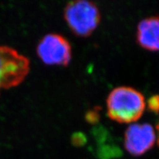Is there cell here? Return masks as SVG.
<instances>
[{
    "label": "cell",
    "mask_w": 159,
    "mask_h": 159,
    "mask_svg": "<svg viewBox=\"0 0 159 159\" xmlns=\"http://www.w3.org/2000/svg\"><path fill=\"white\" fill-rule=\"evenodd\" d=\"M143 94L129 86H119L113 89L107 98L108 114L121 123H131L138 120L145 108Z\"/></svg>",
    "instance_id": "cell-1"
},
{
    "label": "cell",
    "mask_w": 159,
    "mask_h": 159,
    "mask_svg": "<svg viewBox=\"0 0 159 159\" xmlns=\"http://www.w3.org/2000/svg\"><path fill=\"white\" fill-rule=\"evenodd\" d=\"M64 17L75 34L86 36L97 28L101 16L95 3L88 0H75L66 5Z\"/></svg>",
    "instance_id": "cell-2"
},
{
    "label": "cell",
    "mask_w": 159,
    "mask_h": 159,
    "mask_svg": "<svg viewBox=\"0 0 159 159\" xmlns=\"http://www.w3.org/2000/svg\"><path fill=\"white\" fill-rule=\"evenodd\" d=\"M29 71L27 57L11 47L0 45V91L19 85Z\"/></svg>",
    "instance_id": "cell-3"
},
{
    "label": "cell",
    "mask_w": 159,
    "mask_h": 159,
    "mask_svg": "<svg viewBox=\"0 0 159 159\" xmlns=\"http://www.w3.org/2000/svg\"><path fill=\"white\" fill-rule=\"evenodd\" d=\"M37 53L43 63L49 65H66L71 57V47L63 35L49 33L40 40Z\"/></svg>",
    "instance_id": "cell-4"
},
{
    "label": "cell",
    "mask_w": 159,
    "mask_h": 159,
    "mask_svg": "<svg viewBox=\"0 0 159 159\" xmlns=\"http://www.w3.org/2000/svg\"><path fill=\"white\" fill-rule=\"evenodd\" d=\"M156 139V132L152 125L134 123L125 131V149L134 156H141L153 146Z\"/></svg>",
    "instance_id": "cell-5"
},
{
    "label": "cell",
    "mask_w": 159,
    "mask_h": 159,
    "mask_svg": "<svg viewBox=\"0 0 159 159\" xmlns=\"http://www.w3.org/2000/svg\"><path fill=\"white\" fill-rule=\"evenodd\" d=\"M136 37L142 47L159 51V17L151 16L142 19L137 27Z\"/></svg>",
    "instance_id": "cell-6"
},
{
    "label": "cell",
    "mask_w": 159,
    "mask_h": 159,
    "mask_svg": "<svg viewBox=\"0 0 159 159\" xmlns=\"http://www.w3.org/2000/svg\"><path fill=\"white\" fill-rule=\"evenodd\" d=\"M148 107L153 112L159 111V95H155L148 99Z\"/></svg>",
    "instance_id": "cell-7"
},
{
    "label": "cell",
    "mask_w": 159,
    "mask_h": 159,
    "mask_svg": "<svg viewBox=\"0 0 159 159\" xmlns=\"http://www.w3.org/2000/svg\"><path fill=\"white\" fill-rule=\"evenodd\" d=\"M157 130H158V144H159V122L158 125H157Z\"/></svg>",
    "instance_id": "cell-8"
}]
</instances>
